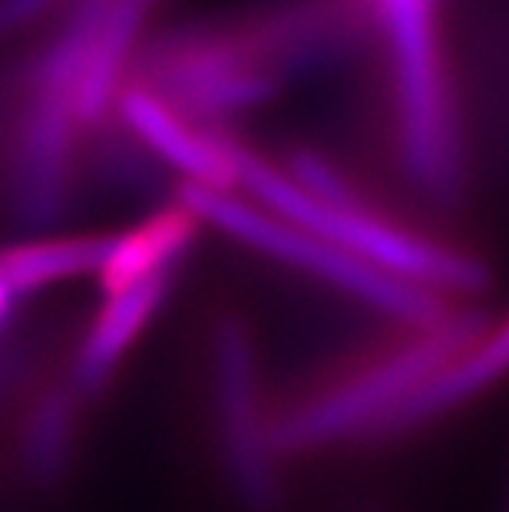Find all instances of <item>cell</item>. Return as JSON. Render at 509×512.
Segmentation results:
<instances>
[{"mask_svg": "<svg viewBox=\"0 0 509 512\" xmlns=\"http://www.w3.org/2000/svg\"><path fill=\"white\" fill-rule=\"evenodd\" d=\"M506 377H509V318L500 324H486L447 364L433 370L424 384L381 423V430H377V437L371 443L397 440L407 437V433L424 430L430 423L467 407L476 397H483L486 390L503 384Z\"/></svg>", "mask_w": 509, "mask_h": 512, "instance_id": "obj_7", "label": "cell"}, {"mask_svg": "<svg viewBox=\"0 0 509 512\" xmlns=\"http://www.w3.org/2000/svg\"><path fill=\"white\" fill-rule=\"evenodd\" d=\"M179 281V271H162L139 281H129L123 288L103 291L100 311L86 324V334L70 361V387L83 400L100 397L113 384L116 370L126 364L129 351L143 337L159 311L166 308Z\"/></svg>", "mask_w": 509, "mask_h": 512, "instance_id": "obj_6", "label": "cell"}, {"mask_svg": "<svg viewBox=\"0 0 509 512\" xmlns=\"http://www.w3.org/2000/svg\"><path fill=\"white\" fill-rule=\"evenodd\" d=\"M235 169L238 185L258 199V205L281 219L308 228L318 238H328L331 245L357 255L367 265L387 271L394 278H404L410 285L440 291L447 298L480 294L490 285V271L483 261L470 258L460 248H450L430 235H420L414 228H404L391 215L374 209L364 195L354 199H314L305 189L285 176V169L262 159L258 152L242 146L235 139Z\"/></svg>", "mask_w": 509, "mask_h": 512, "instance_id": "obj_1", "label": "cell"}, {"mask_svg": "<svg viewBox=\"0 0 509 512\" xmlns=\"http://www.w3.org/2000/svg\"><path fill=\"white\" fill-rule=\"evenodd\" d=\"M80 403L83 397L70 387L40 390L20 423L17 460L20 473L37 489H53L70 476L80 443Z\"/></svg>", "mask_w": 509, "mask_h": 512, "instance_id": "obj_8", "label": "cell"}, {"mask_svg": "<svg viewBox=\"0 0 509 512\" xmlns=\"http://www.w3.org/2000/svg\"><path fill=\"white\" fill-rule=\"evenodd\" d=\"M209 367L215 437H219L225 479L248 512H278L281 453L275 446V413H268L258 347L242 318L222 314L215 321Z\"/></svg>", "mask_w": 509, "mask_h": 512, "instance_id": "obj_4", "label": "cell"}, {"mask_svg": "<svg viewBox=\"0 0 509 512\" xmlns=\"http://www.w3.org/2000/svg\"><path fill=\"white\" fill-rule=\"evenodd\" d=\"M483 328L486 321L480 314L457 311L450 321L410 328L397 344L338 370L311 394L298 397L285 413H275L278 453H314L354 440L371 443L400 403Z\"/></svg>", "mask_w": 509, "mask_h": 512, "instance_id": "obj_2", "label": "cell"}, {"mask_svg": "<svg viewBox=\"0 0 509 512\" xmlns=\"http://www.w3.org/2000/svg\"><path fill=\"white\" fill-rule=\"evenodd\" d=\"M116 113L129 136L146 152H153L162 166L176 169L186 185L215 192H232L238 185L235 136L229 129L202 126L196 119L182 116L136 80L123 86Z\"/></svg>", "mask_w": 509, "mask_h": 512, "instance_id": "obj_5", "label": "cell"}, {"mask_svg": "<svg viewBox=\"0 0 509 512\" xmlns=\"http://www.w3.org/2000/svg\"><path fill=\"white\" fill-rule=\"evenodd\" d=\"M113 235H40L0 248V281L24 298L73 278H100Z\"/></svg>", "mask_w": 509, "mask_h": 512, "instance_id": "obj_9", "label": "cell"}, {"mask_svg": "<svg viewBox=\"0 0 509 512\" xmlns=\"http://www.w3.org/2000/svg\"><path fill=\"white\" fill-rule=\"evenodd\" d=\"M179 202L199 222L219 228L232 242L255 248L265 258H272L285 268H295L301 275L324 281L344 298L361 301L371 311L397 321L400 328H433V324H443L457 314L447 294L387 275V271L331 245L328 238H318L308 228L281 219V215L268 212L255 202H242L235 192L182 185Z\"/></svg>", "mask_w": 509, "mask_h": 512, "instance_id": "obj_3", "label": "cell"}]
</instances>
